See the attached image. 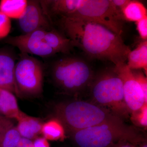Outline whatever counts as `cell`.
Returning a JSON list of instances; mask_svg holds the SVG:
<instances>
[{
  "instance_id": "3",
  "label": "cell",
  "mask_w": 147,
  "mask_h": 147,
  "mask_svg": "<svg viewBox=\"0 0 147 147\" xmlns=\"http://www.w3.org/2000/svg\"><path fill=\"white\" fill-rule=\"evenodd\" d=\"M62 18L94 21L119 35L123 32L122 14L112 0H65Z\"/></svg>"
},
{
  "instance_id": "9",
  "label": "cell",
  "mask_w": 147,
  "mask_h": 147,
  "mask_svg": "<svg viewBox=\"0 0 147 147\" xmlns=\"http://www.w3.org/2000/svg\"><path fill=\"white\" fill-rule=\"evenodd\" d=\"M114 68L122 81L125 101L129 111L131 113L136 112L147 103L142 88L126 63L115 66Z\"/></svg>"
},
{
  "instance_id": "16",
  "label": "cell",
  "mask_w": 147,
  "mask_h": 147,
  "mask_svg": "<svg viewBox=\"0 0 147 147\" xmlns=\"http://www.w3.org/2000/svg\"><path fill=\"white\" fill-rule=\"evenodd\" d=\"M124 21L134 22L147 16L146 8L141 2L130 1L121 11Z\"/></svg>"
},
{
  "instance_id": "23",
  "label": "cell",
  "mask_w": 147,
  "mask_h": 147,
  "mask_svg": "<svg viewBox=\"0 0 147 147\" xmlns=\"http://www.w3.org/2000/svg\"><path fill=\"white\" fill-rule=\"evenodd\" d=\"M135 23L137 31L142 40H147V16Z\"/></svg>"
},
{
  "instance_id": "26",
  "label": "cell",
  "mask_w": 147,
  "mask_h": 147,
  "mask_svg": "<svg viewBox=\"0 0 147 147\" xmlns=\"http://www.w3.org/2000/svg\"><path fill=\"white\" fill-rule=\"evenodd\" d=\"M112 1L114 5L121 12L123 9L128 3L129 0H112Z\"/></svg>"
},
{
  "instance_id": "21",
  "label": "cell",
  "mask_w": 147,
  "mask_h": 147,
  "mask_svg": "<svg viewBox=\"0 0 147 147\" xmlns=\"http://www.w3.org/2000/svg\"><path fill=\"white\" fill-rule=\"evenodd\" d=\"M133 74L137 82L142 88L144 93L145 100L147 101V79L144 74L138 70H132Z\"/></svg>"
},
{
  "instance_id": "24",
  "label": "cell",
  "mask_w": 147,
  "mask_h": 147,
  "mask_svg": "<svg viewBox=\"0 0 147 147\" xmlns=\"http://www.w3.org/2000/svg\"><path fill=\"white\" fill-rule=\"evenodd\" d=\"M34 147H50L47 140L44 137H37L33 141Z\"/></svg>"
},
{
  "instance_id": "17",
  "label": "cell",
  "mask_w": 147,
  "mask_h": 147,
  "mask_svg": "<svg viewBox=\"0 0 147 147\" xmlns=\"http://www.w3.org/2000/svg\"><path fill=\"white\" fill-rule=\"evenodd\" d=\"M27 5V0H1L0 11L10 19L18 20L24 14Z\"/></svg>"
},
{
  "instance_id": "18",
  "label": "cell",
  "mask_w": 147,
  "mask_h": 147,
  "mask_svg": "<svg viewBox=\"0 0 147 147\" xmlns=\"http://www.w3.org/2000/svg\"><path fill=\"white\" fill-rule=\"evenodd\" d=\"M21 137L16 127H12L4 135L0 142V147H16Z\"/></svg>"
},
{
  "instance_id": "19",
  "label": "cell",
  "mask_w": 147,
  "mask_h": 147,
  "mask_svg": "<svg viewBox=\"0 0 147 147\" xmlns=\"http://www.w3.org/2000/svg\"><path fill=\"white\" fill-rule=\"evenodd\" d=\"M131 119L134 123L142 127L147 126V103H145L139 110L131 113Z\"/></svg>"
},
{
  "instance_id": "15",
  "label": "cell",
  "mask_w": 147,
  "mask_h": 147,
  "mask_svg": "<svg viewBox=\"0 0 147 147\" xmlns=\"http://www.w3.org/2000/svg\"><path fill=\"white\" fill-rule=\"evenodd\" d=\"M65 127L58 119H53L43 123L41 134L47 140L61 141L65 137Z\"/></svg>"
},
{
  "instance_id": "6",
  "label": "cell",
  "mask_w": 147,
  "mask_h": 147,
  "mask_svg": "<svg viewBox=\"0 0 147 147\" xmlns=\"http://www.w3.org/2000/svg\"><path fill=\"white\" fill-rule=\"evenodd\" d=\"M92 97L100 105L122 119L129 112L124 96L123 84L114 67L94 76L90 85Z\"/></svg>"
},
{
  "instance_id": "8",
  "label": "cell",
  "mask_w": 147,
  "mask_h": 147,
  "mask_svg": "<svg viewBox=\"0 0 147 147\" xmlns=\"http://www.w3.org/2000/svg\"><path fill=\"white\" fill-rule=\"evenodd\" d=\"M47 31L38 30L28 34L7 36L5 43L17 47L21 53L36 55L42 58L53 57L57 53L47 44L45 38Z\"/></svg>"
},
{
  "instance_id": "5",
  "label": "cell",
  "mask_w": 147,
  "mask_h": 147,
  "mask_svg": "<svg viewBox=\"0 0 147 147\" xmlns=\"http://www.w3.org/2000/svg\"><path fill=\"white\" fill-rule=\"evenodd\" d=\"M54 83L64 92L75 94L90 86L94 74L89 64L82 58L74 56L57 60L51 66Z\"/></svg>"
},
{
  "instance_id": "4",
  "label": "cell",
  "mask_w": 147,
  "mask_h": 147,
  "mask_svg": "<svg viewBox=\"0 0 147 147\" xmlns=\"http://www.w3.org/2000/svg\"><path fill=\"white\" fill-rule=\"evenodd\" d=\"M71 133L78 147H111L121 141L134 145L144 142L134 129L125 123L102 124Z\"/></svg>"
},
{
  "instance_id": "2",
  "label": "cell",
  "mask_w": 147,
  "mask_h": 147,
  "mask_svg": "<svg viewBox=\"0 0 147 147\" xmlns=\"http://www.w3.org/2000/svg\"><path fill=\"white\" fill-rule=\"evenodd\" d=\"M56 119L70 132L102 124L124 123L122 119L96 103L74 100L55 105Z\"/></svg>"
},
{
  "instance_id": "1",
  "label": "cell",
  "mask_w": 147,
  "mask_h": 147,
  "mask_svg": "<svg viewBox=\"0 0 147 147\" xmlns=\"http://www.w3.org/2000/svg\"><path fill=\"white\" fill-rule=\"evenodd\" d=\"M59 24L74 47L90 57L109 61L115 66L126 63L130 48L125 44L121 36L105 26L78 18H60Z\"/></svg>"
},
{
  "instance_id": "12",
  "label": "cell",
  "mask_w": 147,
  "mask_h": 147,
  "mask_svg": "<svg viewBox=\"0 0 147 147\" xmlns=\"http://www.w3.org/2000/svg\"><path fill=\"white\" fill-rule=\"evenodd\" d=\"M16 120L17 130L21 137L33 141L41 134L43 123L40 119L31 117L21 111Z\"/></svg>"
},
{
  "instance_id": "7",
  "label": "cell",
  "mask_w": 147,
  "mask_h": 147,
  "mask_svg": "<svg viewBox=\"0 0 147 147\" xmlns=\"http://www.w3.org/2000/svg\"><path fill=\"white\" fill-rule=\"evenodd\" d=\"M14 68L16 94L34 96L43 90L44 67L41 62L26 54L21 53Z\"/></svg>"
},
{
  "instance_id": "22",
  "label": "cell",
  "mask_w": 147,
  "mask_h": 147,
  "mask_svg": "<svg viewBox=\"0 0 147 147\" xmlns=\"http://www.w3.org/2000/svg\"><path fill=\"white\" fill-rule=\"evenodd\" d=\"M14 126L13 121L2 115H0V142L6 131Z\"/></svg>"
},
{
  "instance_id": "10",
  "label": "cell",
  "mask_w": 147,
  "mask_h": 147,
  "mask_svg": "<svg viewBox=\"0 0 147 147\" xmlns=\"http://www.w3.org/2000/svg\"><path fill=\"white\" fill-rule=\"evenodd\" d=\"M21 30L25 34L38 30L50 31L53 30V23L45 13L40 3L37 0L27 1L24 14L18 19Z\"/></svg>"
},
{
  "instance_id": "27",
  "label": "cell",
  "mask_w": 147,
  "mask_h": 147,
  "mask_svg": "<svg viewBox=\"0 0 147 147\" xmlns=\"http://www.w3.org/2000/svg\"><path fill=\"white\" fill-rule=\"evenodd\" d=\"M134 144L126 141H122L118 142L111 147H135Z\"/></svg>"
},
{
  "instance_id": "13",
  "label": "cell",
  "mask_w": 147,
  "mask_h": 147,
  "mask_svg": "<svg viewBox=\"0 0 147 147\" xmlns=\"http://www.w3.org/2000/svg\"><path fill=\"white\" fill-rule=\"evenodd\" d=\"M21 112L13 94L0 88V115L17 120Z\"/></svg>"
},
{
  "instance_id": "20",
  "label": "cell",
  "mask_w": 147,
  "mask_h": 147,
  "mask_svg": "<svg viewBox=\"0 0 147 147\" xmlns=\"http://www.w3.org/2000/svg\"><path fill=\"white\" fill-rule=\"evenodd\" d=\"M11 28V19L0 11V39L7 37Z\"/></svg>"
},
{
  "instance_id": "14",
  "label": "cell",
  "mask_w": 147,
  "mask_h": 147,
  "mask_svg": "<svg viewBox=\"0 0 147 147\" xmlns=\"http://www.w3.org/2000/svg\"><path fill=\"white\" fill-rule=\"evenodd\" d=\"M127 65L131 70L142 69L147 75V40H142L134 50L129 53Z\"/></svg>"
},
{
  "instance_id": "28",
  "label": "cell",
  "mask_w": 147,
  "mask_h": 147,
  "mask_svg": "<svg viewBox=\"0 0 147 147\" xmlns=\"http://www.w3.org/2000/svg\"><path fill=\"white\" fill-rule=\"evenodd\" d=\"M141 147H147V145L146 142H145L141 146Z\"/></svg>"
},
{
  "instance_id": "11",
  "label": "cell",
  "mask_w": 147,
  "mask_h": 147,
  "mask_svg": "<svg viewBox=\"0 0 147 147\" xmlns=\"http://www.w3.org/2000/svg\"><path fill=\"white\" fill-rule=\"evenodd\" d=\"M15 61L9 53L0 51V88L16 93L14 71Z\"/></svg>"
},
{
  "instance_id": "25",
  "label": "cell",
  "mask_w": 147,
  "mask_h": 147,
  "mask_svg": "<svg viewBox=\"0 0 147 147\" xmlns=\"http://www.w3.org/2000/svg\"><path fill=\"white\" fill-rule=\"evenodd\" d=\"M16 147H34L33 141L21 137Z\"/></svg>"
}]
</instances>
